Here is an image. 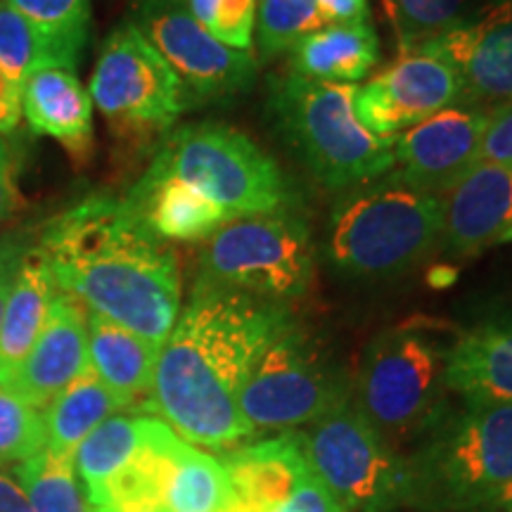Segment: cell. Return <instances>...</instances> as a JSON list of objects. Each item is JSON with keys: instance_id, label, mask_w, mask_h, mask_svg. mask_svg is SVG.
Masks as SVG:
<instances>
[{"instance_id": "cell-28", "label": "cell", "mask_w": 512, "mask_h": 512, "mask_svg": "<svg viewBox=\"0 0 512 512\" xmlns=\"http://www.w3.org/2000/svg\"><path fill=\"white\" fill-rule=\"evenodd\" d=\"M46 50V67L74 69L91 31V0H8Z\"/></svg>"}, {"instance_id": "cell-14", "label": "cell", "mask_w": 512, "mask_h": 512, "mask_svg": "<svg viewBox=\"0 0 512 512\" xmlns=\"http://www.w3.org/2000/svg\"><path fill=\"white\" fill-rule=\"evenodd\" d=\"M463 102L456 69L441 57L413 50L356 86V117L377 138L394 140L432 114Z\"/></svg>"}, {"instance_id": "cell-43", "label": "cell", "mask_w": 512, "mask_h": 512, "mask_svg": "<svg viewBox=\"0 0 512 512\" xmlns=\"http://www.w3.org/2000/svg\"><path fill=\"white\" fill-rule=\"evenodd\" d=\"M230 512H264L261 508H256V505H252V503H247V501H242V498L238 496V503L233 505V510Z\"/></svg>"}, {"instance_id": "cell-22", "label": "cell", "mask_w": 512, "mask_h": 512, "mask_svg": "<svg viewBox=\"0 0 512 512\" xmlns=\"http://www.w3.org/2000/svg\"><path fill=\"white\" fill-rule=\"evenodd\" d=\"M221 463L233 482L235 494L264 512H271L287 501L292 491L311 475L297 432L230 448Z\"/></svg>"}, {"instance_id": "cell-7", "label": "cell", "mask_w": 512, "mask_h": 512, "mask_svg": "<svg viewBox=\"0 0 512 512\" xmlns=\"http://www.w3.org/2000/svg\"><path fill=\"white\" fill-rule=\"evenodd\" d=\"M152 169L192 185L228 219L297 207V192L275 159L247 133L226 124H188L164 136Z\"/></svg>"}, {"instance_id": "cell-37", "label": "cell", "mask_w": 512, "mask_h": 512, "mask_svg": "<svg viewBox=\"0 0 512 512\" xmlns=\"http://www.w3.org/2000/svg\"><path fill=\"white\" fill-rule=\"evenodd\" d=\"M31 247L34 245H31L24 233H12L0 238V320H3V311L5 304H8L12 283H15L17 268Z\"/></svg>"}, {"instance_id": "cell-6", "label": "cell", "mask_w": 512, "mask_h": 512, "mask_svg": "<svg viewBox=\"0 0 512 512\" xmlns=\"http://www.w3.org/2000/svg\"><path fill=\"white\" fill-rule=\"evenodd\" d=\"M448 347L437 328L420 320L384 330L368 344L354 401L394 451L425 437L446 413Z\"/></svg>"}, {"instance_id": "cell-38", "label": "cell", "mask_w": 512, "mask_h": 512, "mask_svg": "<svg viewBox=\"0 0 512 512\" xmlns=\"http://www.w3.org/2000/svg\"><path fill=\"white\" fill-rule=\"evenodd\" d=\"M17 166L15 147L0 138V223L17 207Z\"/></svg>"}, {"instance_id": "cell-40", "label": "cell", "mask_w": 512, "mask_h": 512, "mask_svg": "<svg viewBox=\"0 0 512 512\" xmlns=\"http://www.w3.org/2000/svg\"><path fill=\"white\" fill-rule=\"evenodd\" d=\"M22 117V88L0 72V136L15 131Z\"/></svg>"}, {"instance_id": "cell-45", "label": "cell", "mask_w": 512, "mask_h": 512, "mask_svg": "<svg viewBox=\"0 0 512 512\" xmlns=\"http://www.w3.org/2000/svg\"><path fill=\"white\" fill-rule=\"evenodd\" d=\"M91 512H114V510H110V508H95V510H91ZM140 512H164V510L152 508V510H140Z\"/></svg>"}, {"instance_id": "cell-25", "label": "cell", "mask_w": 512, "mask_h": 512, "mask_svg": "<svg viewBox=\"0 0 512 512\" xmlns=\"http://www.w3.org/2000/svg\"><path fill=\"white\" fill-rule=\"evenodd\" d=\"M57 290L53 273L34 245L24 254L0 320V382L15 370L41 335Z\"/></svg>"}, {"instance_id": "cell-21", "label": "cell", "mask_w": 512, "mask_h": 512, "mask_svg": "<svg viewBox=\"0 0 512 512\" xmlns=\"http://www.w3.org/2000/svg\"><path fill=\"white\" fill-rule=\"evenodd\" d=\"M126 200L164 242L209 240L223 223L230 221L226 211L200 190L152 166L133 185Z\"/></svg>"}, {"instance_id": "cell-33", "label": "cell", "mask_w": 512, "mask_h": 512, "mask_svg": "<svg viewBox=\"0 0 512 512\" xmlns=\"http://www.w3.org/2000/svg\"><path fill=\"white\" fill-rule=\"evenodd\" d=\"M38 67H46L41 36L8 0H0V72L17 88H24Z\"/></svg>"}, {"instance_id": "cell-18", "label": "cell", "mask_w": 512, "mask_h": 512, "mask_svg": "<svg viewBox=\"0 0 512 512\" xmlns=\"http://www.w3.org/2000/svg\"><path fill=\"white\" fill-rule=\"evenodd\" d=\"M441 235L448 254L472 256L512 228V164L477 162L439 195Z\"/></svg>"}, {"instance_id": "cell-35", "label": "cell", "mask_w": 512, "mask_h": 512, "mask_svg": "<svg viewBox=\"0 0 512 512\" xmlns=\"http://www.w3.org/2000/svg\"><path fill=\"white\" fill-rule=\"evenodd\" d=\"M479 162L512 164V102L486 112Z\"/></svg>"}, {"instance_id": "cell-1", "label": "cell", "mask_w": 512, "mask_h": 512, "mask_svg": "<svg viewBox=\"0 0 512 512\" xmlns=\"http://www.w3.org/2000/svg\"><path fill=\"white\" fill-rule=\"evenodd\" d=\"M290 323L285 304L195 285L159 349L147 411L211 451L256 437L240 413V392L261 351Z\"/></svg>"}, {"instance_id": "cell-34", "label": "cell", "mask_w": 512, "mask_h": 512, "mask_svg": "<svg viewBox=\"0 0 512 512\" xmlns=\"http://www.w3.org/2000/svg\"><path fill=\"white\" fill-rule=\"evenodd\" d=\"M183 5L226 48L249 53L254 46L256 0H183Z\"/></svg>"}, {"instance_id": "cell-10", "label": "cell", "mask_w": 512, "mask_h": 512, "mask_svg": "<svg viewBox=\"0 0 512 512\" xmlns=\"http://www.w3.org/2000/svg\"><path fill=\"white\" fill-rule=\"evenodd\" d=\"M235 503L238 494L221 460L178 437L164 420L150 418L136 458L91 510L230 512Z\"/></svg>"}, {"instance_id": "cell-46", "label": "cell", "mask_w": 512, "mask_h": 512, "mask_svg": "<svg viewBox=\"0 0 512 512\" xmlns=\"http://www.w3.org/2000/svg\"><path fill=\"white\" fill-rule=\"evenodd\" d=\"M501 242H512V228L508 230V233H505V235H503V238H501Z\"/></svg>"}, {"instance_id": "cell-29", "label": "cell", "mask_w": 512, "mask_h": 512, "mask_svg": "<svg viewBox=\"0 0 512 512\" xmlns=\"http://www.w3.org/2000/svg\"><path fill=\"white\" fill-rule=\"evenodd\" d=\"M15 479L34 512H91L76 479L74 456L41 451L15 467Z\"/></svg>"}, {"instance_id": "cell-24", "label": "cell", "mask_w": 512, "mask_h": 512, "mask_svg": "<svg viewBox=\"0 0 512 512\" xmlns=\"http://www.w3.org/2000/svg\"><path fill=\"white\" fill-rule=\"evenodd\" d=\"M290 53L294 74L328 83H356L380 64V38L370 19L328 24L304 36Z\"/></svg>"}, {"instance_id": "cell-19", "label": "cell", "mask_w": 512, "mask_h": 512, "mask_svg": "<svg viewBox=\"0 0 512 512\" xmlns=\"http://www.w3.org/2000/svg\"><path fill=\"white\" fill-rule=\"evenodd\" d=\"M22 112L31 131L55 138L76 164L91 159L93 100L72 69H34L22 88Z\"/></svg>"}, {"instance_id": "cell-16", "label": "cell", "mask_w": 512, "mask_h": 512, "mask_svg": "<svg viewBox=\"0 0 512 512\" xmlns=\"http://www.w3.org/2000/svg\"><path fill=\"white\" fill-rule=\"evenodd\" d=\"M418 50L441 57L456 69L463 102L496 107L512 102V0H501Z\"/></svg>"}, {"instance_id": "cell-39", "label": "cell", "mask_w": 512, "mask_h": 512, "mask_svg": "<svg viewBox=\"0 0 512 512\" xmlns=\"http://www.w3.org/2000/svg\"><path fill=\"white\" fill-rule=\"evenodd\" d=\"M316 5L328 24H351L368 19V0H316Z\"/></svg>"}, {"instance_id": "cell-12", "label": "cell", "mask_w": 512, "mask_h": 512, "mask_svg": "<svg viewBox=\"0 0 512 512\" xmlns=\"http://www.w3.org/2000/svg\"><path fill=\"white\" fill-rule=\"evenodd\" d=\"M351 396L344 375L290 323L256 358L240 392L254 434L297 432Z\"/></svg>"}, {"instance_id": "cell-41", "label": "cell", "mask_w": 512, "mask_h": 512, "mask_svg": "<svg viewBox=\"0 0 512 512\" xmlns=\"http://www.w3.org/2000/svg\"><path fill=\"white\" fill-rule=\"evenodd\" d=\"M0 512H34L15 475L0 470Z\"/></svg>"}, {"instance_id": "cell-26", "label": "cell", "mask_w": 512, "mask_h": 512, "mask_svg": "<svg viewBox=\"0 0 512 512\" xmlns=\"http://www.w3.org/2000/svg\"><path fill=\"white\" fill-rule=\"evenodd\" d=\"M119 411H124L121 401L88 366L43 408L48 439L46 448L60 456H74L81 441Z\"/></svg>"}, {"instance_id": "cell-31", "label": "cell", "mask_w": 512, "mask_h": 512, "mask_svg": "<svg viewBox=\"0 0 512 512\" xmlns=\"http://www.w3.org/2000/svg\"><path fill=\"white\" fill-rule=\"evenodd\" d=\"M401 53H413L465 22V0H389Z\"/></svg>"}, {"instance_id": "cell-2", "label": "cell", "mask_w": 512, "mask_h": 512, "mask_svg": "<svg viewBox=\"0 0 512 512\" xmlns=\"http://www.w3.org/2000/svg\"><path fill=\"white\" fill-rule=\"evenodd\" d=\"M38 252L57 290L88 313L162 347L181 313V268L169 242L110 195L72 204L46 223Z\"/></svg>"}, {"instance_id": "cell-36", "label": "cell", "mask_w": 512, "mask_h": 512, "mask_svg": "<svg viewBox=\"0 0 512 512\" xmlns=\"http://www.w3.org/2000/svg\"><path fill=\"white\" fill-rule=\"evenodd\" d=\"M271 512H349V510L337 501V496L332 494L328 486L320 482L311 470V475L292 491V496L280 503L278 508H273Z\"/></svg>"}, {"instance_id": "cell-27", "label": "cell", "mask_w": 512, "mask_h": 512, "mask_svg": "<svg viewBox=\"0 0 512 512\" xmlns=\"http://www.w3.org/2000/svg\"><path fill=\"white\" fill-rule=\"evenodd\" d=\"M150 415H112L81 441L74 453V467L86 489L88 508L100 503L105 491L126 465L136 458L145 441Z\"/></svg>"}, {"instance_id": "cell-9", "label": "cell", "mask_w": 512, "mask_h": 512, "mask_svg": "<svg viewBox=\"0 0 512 512\" xmlns=\"http://www.w3.org/2000/svg\"><path fill=\"white\" fill-rule=\"evenodd\" d=\"M91 100L117 138L145 145L169 136L190 110L183 83L136 22H124L102 41L91 76Z\"/></svg>"}, {"instance_id": "cell-5", "label": "cell", "mask_w": 512, "mask_h": 512, "mask_svg": "<svg viewBox=\"0 0 512 512\" xmlns=\"http://www.w3.org/2000/svg\"><path fill=\"white\" fill-rule=\"evenodd\" d=\"M406 460V501L432 512H472L512 482V406L465 403L444 413Z\"/></svg>"}, {"instance_id": "cell-8", "label": "cell", "mask_w": 512, "mask_h": 512, "mask_svg": "<svg viewBox=\"0 0 512 512\" xmlns=\"http://www.w3.org/2000/svg\"><path fill=\"white\" fill-rule=\"evenodd\" d=\"M316 273L311 230L292 211L240 216L216 230L200 254L195 285L285 304L304 297Z\"/></svg>"}, {"instance_id": "cell-11", "label": "cell", "mask_w": 512, "mask_h": 512, "mask_svg": "<svg viewBox=\"0 0 512 512\" xmlns=\"http://www.w3.org/2000/svg\"><path fill=\"white\" fill-rule=\"evenodd\" d=\"M306 463L349 512L406 501V460L356 406L354 396L297 430Z\"/></svg>"}, {"instance_id": "cell-23", "label": "cell", "mask_w": 512, "mask_h": 512, "mask_svg": "<svg viewBox=\"0 0 512 512\" xmlns=\"http://www.w3.org/2000/svg\"><path fill=\"white\" fill-rule=\"evenodd\" d=\"M159 349L136 332L88 313V366L124 408L145 401L147 411Z\"/></svg>"}, {"instance_id": "cell-3", "label": "cell", "mask_w": 512, "mask_h": 512, "mask_svg": "<svg viewBox=\"0 0 512 512\" xmlns=\"http://www.w3.org/2000/svg\"><path fill=\"white\" fill-rule=\"evenodd\" d=\"M354 83L294 72L268 81L266 110L287 150L328 190H349L394 169L392 140L377 138L354 110Z\"/></svg>"}, {"instance_id": "cell-13", "label": "cell", "mask_w": 512, "mask_h": 512, "mask_svg": "<svg viewBox=\"0 0 512 512\" xmlns=\"http://www.w3.org/2000/svg\"><path fill=\"white\" fill-rule=\"evenodd\" d=\"M136 27L174 69L192 105L233 100L254 86V57L216 41L183 3L138 5Z\"/></svg>"}, {"instance_id": "cell-4", "label": "cell", "mask_w": 512, "mask_h": 512, "mask_svg": "<svg viewBox=\"0 0 512 512\" xmlns=\"http://www.w3.org/2000/svg\"><path fill=\"white\" fill-rule=\"evenodd\" d=\"M439 235V197L387 174L349 188L335 202L325 252L337 271L354 278H392L430 254Z\"/></svg>"}, {"instance_id": "cell-17", "label": "cell", "mask_w": 512, "mask_h": 512, "mask_svg": "<svg viewBox=\"0 0 512 512\" xmlns=\"http://www.w3.org/2000/svg\"><path fill=\"white\" fill-rule=\"evenodd\" d=\"M86 368L88 311L69 294L57 292L34 347L0 384L43 411Z\"/></svg>"}, {"instance_id": "cell-44", "label": "cell", "mask_w": 512, "mask_h": 512, "mask_svg": "<svg viewBox=\"0 0 512 512\" xmlns=\"http://www.w3.org/2000/svg\"><path fill=\"white\" fill-rule=\"evenodd\" d=\"M150 3H183V0H136V5H150Z\"/></svg>"}, {"instance_id": "cell-20", "label": "cell", "mask_w": 512, "mask_h": 512, "mask_svg": "<svg viewBox=\"0 0 512 512\" xmlns=\"http://www.w3.org/2000/svg\"><path fill=\"white\" fill-rule=\"evenodd\" d=\"M446 387L463 403L512 406V320H489L453 339Z\"/></svg>"}, {"instance_id": "cell-15", "label": "cell", "mask_w": 512, "mask_h": 512, "mask_svg": "<svg viewBox=\"0 0 512 512\" xmlns=\"http://www.w3.org/2000/svg\"><path fill=\"white\" fill-rule=\"evenodd\" d=\"M486 112L448 107L420 121L392 140L394 169L401 183L441 195L479 162Z\"/></svg>"}, {"instance_id": "cell-30", "label": "cell", "mask_w": 512, "mask_h": 512, "mask_svg": "<svg viewBox=\"0 0 512 512\" xmlns=\"http://www.w3.org/2000/svg\"><path fill=\"white\" fill-rule=\"evenodd\" d=\"M328 27L316 0H259L256 5V43L264 60L278 57L313 31Z\"/></svg>"}, {"instance_id": "cell-32", "label": "cell", "mask_w": 512, "mask_h": 512, "mask_svg": "<svg viewBox=\"0 0 512 512\" xmlns=\"http://www.w3.org/2000/svg\"><path fill=\"white\" fill-rule=\"evenodd\" d=\"M46 446L43 411L0 384V467L24 463L46 451Z\"/></svg>"}, {"instance_id": "cell-42", "label": "cell", "mask_w": 512, "mask_h": 512, "mask_svg": "<svg viewBox=\"0 0 512 512\" xmlns=\"http://www.w3.org/2000/svg\"><path fill=\"white\" fill-rule=\"evenodd\" d=\"M472 512H512V482Z\"/></svg>"}]
</instances>
